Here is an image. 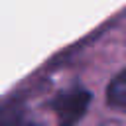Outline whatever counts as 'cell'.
Wrapping results in <instances>:
<instances>
[{
    "label": "cell",
    "mask_w": 126,
    "mask_h": 126,
    "mask_svg": "<svg viewBox=\"0 0 126 126\" xmlns=\"http://www.w3.org/2000/svg\"><path fill=\"white\" fill-rule=\"evenodd\" d=\"M89 102H91V93L85 89H75L57 96L53 102V108L57 112L59 126H75L83 118Z\"/></svg>",
    "instance_id": "cell-1"
},
{
    "label": "cell",
    "mask_w": 126,
    "mask_h": 126,
    "mask_svg": "<svg viewBox=\"0 0 126 126\" xmlns=\"http://www.w3.org/2000/svg\"><path fill=\"white\" fill-rule=\"evenodd\" d=\"M108 100L116 106L126 108V71H122L118 77L112 79V83L108 87Z\"/></svg>",
    "instance_id": "cell-2"
}]
</instances>
